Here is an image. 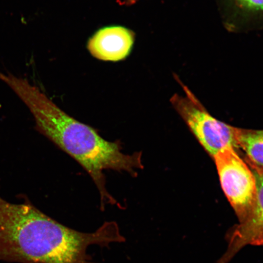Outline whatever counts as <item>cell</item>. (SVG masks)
<instances>
[{
    "mask_svg": "<svg viewBox=\"0 0 263 263\" xmlns=\"http://www.w3.org/2000/svg\"><path fill=\"white\" fill-rule=\"evenodd\" d=\"M136 39L133 31L121 26L99 29L87 43V49L95 58L102 61L118 62L128 57Z\"/></svg>",
    "mask_w": 263,
    "mask_h": 263,
    "instance_id": "8992f818",
    "label": "cell"
},
{
    "mask_svg": "<svg viewBox=\"0 0 263 263\" xmlns=\"http://www.w3.org/2000/svg\"><path fill=\"white\" fill-rule=\"evenodd\" d=\"M94 233L77 231L31 203H12L0 196V261L18 263H88Z\"/></svg>",
    "mask_w": 263,
    "mask_h": 263,
    "instance_id": "7a4b0ae2",
    "label": "cell"
},
{
    "mask_svg": "<svg viewBox=\"0 0 263 263\" xmlns=\"http://www.w3.org/2000/svg\"><path fill=\"white\" fill-rule=\"evenodd\" d=\"M140 0H121V5L129 6L136 4Z\"/></svg>",
    "mask_w": 263,
    "mask_h": 263,
    "instance_id": "9c48e42d",
    "label": "cell"
},
{
    "mask_svg": "<svg viewBox=\"0 0 263 263\" xmlns=\"http://www.w3.org/2000/svg\"><path fill=\"white\" fill-rule=\"evenodd\" d=\"M240 4L254 11H263V0H238Z\"/></svg>",
    "mask_w": 263,
    "mask_h": 263,
    "instance_id": "ba28073f",
    "label": "cell"
},
{
    "mask_svg": "<svg viewBox=\"0 0 263 263\" xmlns=\"http://www.w3.org/2000/svg\"><path fill=\"white\" fill-rule=\"evenodd\" d=\"M256 192L251 212L227 236L228 249L217 263H228L246 246H263V172H254Z\"/></svg>",
    "mask_w": 263,
    "mask_h": 263,
    "instance_id": "5b68a950",
    "label": "cell"
},
{
    "mask_svg": "<svg viewBox=\"0 0 263 263\" xmlns=\"http://www.w3.org/2000/svg\"><path fill=\"white\" fill-rule=\"evenodd\" d=\"M236 148L241 149L246 162L254 172H263V130L236 127Z\"/></svg>",
    "mask_w": 263,
    "mask_h": 263,
    "instance_id": "52a82bcc",
    "label": "cell"
},
{
    "mask_svg": "<svg viewBox=\"0 0 263 263\" xmlns=\"http://www.w3.org/2000/svg\"><path fill=\"white\" fill-rule=\"evenodd\" d=\"M0 80L30 110L35 129L73 157L89 174L100 193L101 208L116 203L106 189L104 171L124 172L137 176V171L143 168L142 153H123L120 142L104 140L93 128L65 113L27 80L0 71Z\"/></svg>",
    "mask_w": 263,
    "mask_h": 263,
    "instance_id": "6da1fadb",
    "label": "cell"
},
{
    "mask_svg": "<svg viewBox=\"0 0 263 263\" xmlns=\"http://www.w3.org/2000/svg\"><path fill=\"white\" fill-rule=\"evenodd\" d=\"M213 158L223 192L241 222L251 212L255 202L254 173L234 147L220 151Z\"/></svg>",
    "mask_w": 263,
    "mask_h": 263,
    "instance_id": "277c9868",
    "label": "cell"
},
{
    "mask_svg": "<svg viewBox=\"0 0 263 263\" xmlns=\"http://www.w3.org/2000/svg\"><path fill=\"white\" fill-rule=\"evenodd\" d=\"M179 81L185 96L174 95L171 103L201 145L213 157L227 148L235 149L236 127L222 123L210 115L188 87Z\"/></svg>",
    "mask_w": 263,
    "mask_h": 263,
    "instance_id": "3957f363",
    "label": "cell"
}]
</instances>
